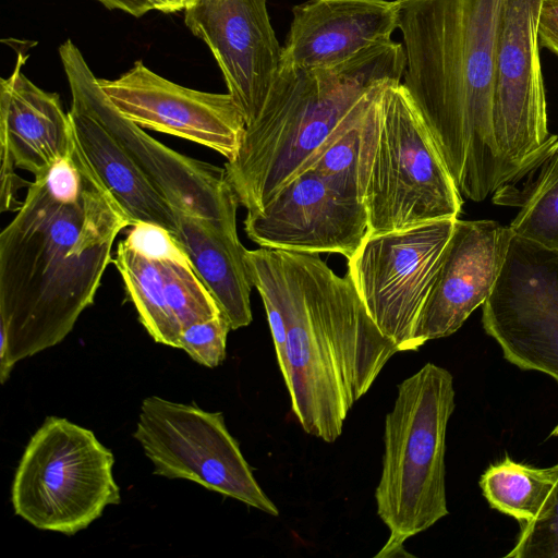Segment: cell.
<instances>
[{
	"label": "cell",
	"instance_id": "obj_10",
	"mask_svg": "<svg viewBox=\"0 0 558 558\" xmlns=\"http://www.w3.org/2000/svg\"><path fill=\"white\" fill-rule=\"evenodd\" d=\"M59 56L71 94L86 105L171 208L236 229L240 204L225 168L174 151L123 117L71 39L59 47Z\"/></svg>",
	"mask_w": 558,
	"mask_h": 558
},
{
	"label": "cell",
	"instance_id": "obj_3",
	"mask_svg": "<svg viewBox=\"0 0 558 558\" xmlns=\"http://www.w3.org/2000/svg\"><path fill=\"white\" fill-rule=\"evenodd\" d=\"M253 287L271 295L287 327L291 411L308 435L333 442L353 404L398 347L368 315L350 276L318 254L245 251Z\"/></svg>",
	"mask_w": 558,
	"mask_h": 558
},
{
	"label": "cell",
	"instance_id": "obj_22",
	"mask_svg": "<svg viewBox=\"0 0 558 558\" xmlns=\"http://www.w3.org/2000/svg\"><path fill=\"white\" fill-rule=\"evenodd\" d=\"M391 84L373 90L354 108L310 168L361 201L377 143L383 95Z\"/></svg>",
	"mask_w": 558,
	"mask_h": 558
},
{
	"label": "cell",
	"instance_id": "obj_9",
	"mask_svg": "<svg viewBox=\"0 0 558 558\" xmlns=\"http://www.w3.org/2000/svg\"><path fill=\"white\" fill-rule=\"evenodd\" d=\"M451 219L367 234L348 258V275L368 315L399 351L413 335L452 234Z\"/></svg>",
	"mask_w": 558,
	"mask_h": 558
},
{
	"label": "cell",
	"instance_id": "obj_20",
	"mask_svg": "<svg viewBox=\"0 0 558 558\" xmlns=\"http://www.w3.org/2000/svg\"><path fill=\"white\" fill-rule=\"evenodd\" d=\"M173 234L193 269L215 299L231 330L252 323V280L245 262L246 248L236 229L208 220L190 210L172 208Z\"/></svg>",
	"mask_w": 558,
	"mask_h": 558
},
{
	"label": "cell",
	"instance_id": "obj_5",
	"mask_svg": "<svg viewBox=\"0 0 558 558\" xmlns=\"http://www.w3.org/2000/svg\"><path fill=\"white\" fill-rule=\"evenodd\" d=\"M454 410L453 377L426 363L397 387L385 418L383 471L375 490L377 514L390 534L376 558L407 556L404 543L449 511L446 433Z\"/></svg>",
	"mask_w": 558,
	"mask_h": 558
},
{
	"label": "cell",
	"instance_id": "obj_16",
	"mask_svg": "<svg viewBox=\"0 0 558 558\" xmlns=\"http://www.w3.org/2000/svg\"><path fill=\"white\" fill-rule=\"evenodd\" d=\"M184 23L214 54L228 94L246 126L262 112L276 81L282 47L271 26L266 0H198Z\"/></svg>",
	"mask_w": 558,
	"mask_h": 558
},
{
	"label": "cell",
	"instance_id": "obj_2",
	"mask_svg": "<svg viewBox=\"0 0 558 558\" xmlns=\"http://www.w3.org/2000/svg\"><path fill=\"white\" fill-rule=\"evenodd\" d=\"M402 83L460 194L482 202L514 177L495 140L493 93L507 0H397Z\"/></svg>",
	"mask_w": 558,
	"mask_h": 558
},
{
	"label": "cell",
	"instance_id": "obj_17",
	"mask_svg": "<svg viewBox=\"0 0 558 558\" xmlns=\"http://www.w3.org/2000/svg\"><path fill=\"white\" fill-rule=\"evenodd\" d=\"M494 220L456 219L433 287L417 319L413 349L454 333L489 296L512 236Z\"/></svg>",
	"mask_w": 558,
	"mask_h": 558
},
{
	"label": "cell",
	"instance_id": "obj_7",
	"mask_svg": "<svg viewBox=\"0 0 558 558\" xmlns=\"http://www.w3.org/2000/svg\"><path fill=\"white\" fill-rule=\"evenodd\" d=\"M362 202L368 234L458 219L463 199L405 86L383 95L377 143Z\"/></svg>",
	"mask_w": 558,
	"mask_h": 558
},
{
	"label": "cell",
	"instance_id": "obj_29",
	"mask_svg": "<svg viewBox=\"0 0 558 558\" xmlns=\"http://www.w3.org/2000/svg\"><path fill=\"white\" fill-rule=\"evenodd\" d=\"M150 10H157L162 13H177L185 11L189 7L198 0H143Z\"/></svg>",
	"mask_w": 558,
	"mask_h": 558
},
{
	"label": "cell",
	"instance_id": "obj_27",
	"mask_svg": "<svg viewBox=\"0 0 558 558\" xmlns=\"http://www.w3.org/2000/svg\"><path fill=\"white\" fill-rule=\"evenodd\" d=\"M539 47L558 57V0H543L538 16Z\"/></svg>",
	"mask_w": 558,
	"mask_h": 558
},
{
	"label": "cell",
	"instance_id": "obj_25",
	"mask_svg": "<svg viewBox=\"0 0 558 558\" xmlns=\"http://www.w3.org/2000/svg\"><path fill=\"white\" fill-rule=\"evenodd\" d=\"M509 558H558V476L538 514L522 522Z\"/></svg>",
	"mask_w": 558,
	"mask_h": 558
},
{
	"label": "cell",
	"instance_id": "obj_26",
	"mask_svg": "<svg viewBox=\"0 0 558 558\" xmlns=\"http://www.w3.org/2000/svg\"><path fill=\"white\" fill-rule=\"evenodd\" d=\"M229 322L220 313L184 328L179 338V349L206 367H217L226 359Z\"/></svg>",
	"mask_w": 558,
	"mask_h": 558
},
{
	"label": "cell",
	"instance_id": "obj_8",
	"mask_svg": "<svg viewBox=\"0 0 558 558\" xmlns=\"http://www.w3.org/2000/svg\"><path fill=\"white\" fill-rule=\"evenodd\" d=\"M133 437L153 463L154 474L192 481L270 515L279 514L221 412L150 396L141 404Z\"/></svg>",
	"mask_w": 558,
	"mask_h": 558
},
{
	"label": "cell",
	"instance_id": "obj_18",
	"mask_svg": "<svg viewBox=\"0 0 558 558\" xmlns=\"http://www.w3.org/2000/svg\"><path fill=\"white\" fill-rule=\"evenodd\" d=\"M26 59L19 53L12 74L0 81V204L4 208L17 204L15 193L27 184L15 168L35 177L66 157L75 144L59 95L39 88L21 72Z\"/></svg>",
	"mask_w": 558,
	"mask_h": 558
},
{
	"label": "cell",
	"instance_id": "obj_24",
	"mask_svg": "<svg viewBox=\"0 0 558 558\" xmlns=\"http://www.w3.org/2000/svg\"><path fill=\"white\" fill-rule=\"evenodd\" d=\"M557 476L558 464L538 469L506 456L484 472L480 486L492 508L522 523L538 514Z\"/></svg>",
	"mask_w": 558,
	"mask_h": 558
},
{
	"label": "cell",
	"instance_id": "obj_28",
	"mask_svg": "<svg viewBox=\"0 0 558 558\" xmlns=\"http://www.w3.org/2000/svg\"><path fill=\"white\" fill-rule=\"evenodd\" d=\"M107 9L120 10L135 17H141L148 11L149 7L143 0H97Z\"/></svg>",
	"mask_w": 558,
	"mask_h": 558
},
{
	"label": "cell",
	"instance_id": "obj_4",
	"mask_svg": "<svg viewBox=\"0 0 558 558\" xmlns=\"http://www.w3.org/2000/svg\"><path fill=\"white\" fill-rule=\"evenodd\" d=\"M405 57L392 39L327 68L280 66L257 119L245 128L236 156L225 170L239 204L263 209L308 170L330 136L373 90L399 83Z\"/></svg>",
	"mask_w": 558,
	"mask_h": 558
},
{
	"label": "cell",
	"instance_id": "obj_12",
	"mask_svg": "<svg viewBox=\"0 0 558 558\" xmlns=\"http://www.w3.org/2000/svg\"><path fill=\"white\" fill-rule=\"evenodd\" d=\"M482 323L507 361L558 383V250L512 234Z\"/></svg>",
	"mask_w": 558,
	"mask_h": 558
},
{
	"label": "cell",
	"instance_id": "obj_1",
	"mask_svg": "<svg viewBox=\"0 0 558 558\" xmlns=\"http://www.w3.org/2000/svg\"><path fill=\"white\" fill-rule=\"evenodd\" d=\"M129 226L76 144L34 177L0 234V384L72 331Z\"/></svg>",
	"mask_w": 558,
	"mask_h": 558
},
{
	"label": "cell",
	"instance_id": "obj_23",
	"mask_svg": "<svg viewBox=\"0 0 558 558\" xmlns=\"http://www.w3.org/2000/svg\"><path fill=\"white\" fill-rule=\"evenodd\" d=\"M531 171L522 189L507 184L493 195L495 204L519 206L520 210L509 225L517 236L542 246L558 250V142Z\"/></svg>",
	"mask_w": 558,
	"mask_h": 558
},
{
	"label": "cell",
	"instance_id": "obj_14",
	"mask_svg": "<svg viewBox=\"0 0 558 558\" xmlns=\"http://www.w3.org/2000/svg\"><path fill=\"white\" fill-rule=\"evenodd\" d=\"M244 231L260 247L350 258L368 234V215L357 196L308 169L247 213Z\"/></svg>",
	"mask_w": 558,
	"mask_h": 558
},
{
	"label": "cell",
	"instance_id": "obj_11",
	"mask_svg": "<svg viewBox=\"0 0 558 558\" xmlns=\"http://www.w3.org/2000/svg\"><path fill=\"white\" fill-rule=\"evenodd\" d=\"M543 0H507L498 39L493 123L498 150L514 184L550 153L558 136L548 130L538 16Z\"/></svg>",
	"mask_w": 558,
	"mask_h": 558
},
{
	"label": "cell",
	"instance_id": "obj_13",
	"mask_svg": "<svg viewBox=\"0 0 558 558\" xmlns=\"http://www.w3.org/2000/svg\"><path fill=\"white\" fill-rule=\"evenodd\" d=\"M131 227L112 263L149 336L179 349L184 328L221 312L172 233L148 223Z\"/></svg>",
	"mask_w": 558,
	"mask_h": 558
},
{
	"label": "cell",
	"instance_id": "obj_15",
	"mask_svg": "<svg viewBox=\"0 0 558 558\" xmlns=\"http://www.w3.org/2000/svg\"><path fill=\"white\" fill-rule=\"evenodd\" d=\"M98 83L117 110L141 128L201 144L227 160L240 149L246 124L230 94L181 86L142 61L118 78Z\"/></svg>",
	"mask_w": 558,
	"mask_h": 558
},
{
	"label": "cell",
	"instance_id": "obj_19",
	"mask_svg": "<svg viewBox=\"0 0 558 558\" xmlns=\"http://www.w3.org/2000/svg\"><path fill=\"white\" fill-rule=\"evenodd\" d=\"M398 26L397 0H307L292 9L280 66L316 69L342 63L390 40Z\"/></svg>",
	"mask_w": 558,
	"mask_h": 558
},
{
	"label": "cell",
	"instance_id": "obj_6",
	"mask_svg": "<svg viewBox=\"0 0 558 558\" xmlns=\"http://www.w3.org/2000/svg\"><path fill=\"white\" fill-rule=\"evenodd\" d=\"M113 464V453L90 429L48 416L16 468L14 512L39 530L74 535L100 518L107 506L120 504Z\"/></svg>",
	"mask_w": 558,
	"mask_h": 558
},
{
	"label": "cell",
	"instance_id": "obj_21",
	"mask_svg": "<svg viewBox=\"0 0 558 558\" xmlns=\"http://www.w3.org/2000/svg\"><path fill=\"white\" fill-rule=\"evenodd\" d=\"M69 117L83 157L130 219L174 234L177 223L169 203L149 183L126 151L74 94Z\"/></svg>",
	"mask_w": 558,
	"mask_h": 558
}]
</instances>
